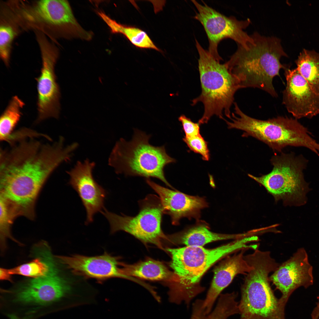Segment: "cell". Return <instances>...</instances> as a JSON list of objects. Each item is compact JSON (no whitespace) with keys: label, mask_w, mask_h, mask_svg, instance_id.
Wrapping results in <instances>:
<instances>
[{"label":"cell","mask_w":319,"mask_h":319,"mask_svg":"<svg viewBox=\"0 0 319 319\" xmlns=\"http://www.w3.org/2000/svg\"><path fill=\"white\" fill-rule=\"evenodd\" d=\"M0 157V198L16 218L33 220L40 190L59 165L57 158L48 149L30 143L16 146Z\"/></svg>","instance_id":"6da1fadb"},{"label":"cell","mask_w":319,"mask_h":319,"mask_svg":"<svg viewBox=\"0 0 319 319\" xmlns=\"http://www.w3.org/2000/svg\"><path fill=\"white\" fill-rule=\"evenodd\" d=\"M57 267L45 276L2 290L0 310L7 319H40L64 308L70 287Z\"/></svg>","instance_id":"7a4b0ae2"},{"label":"cell","mask_w":319,"mask_h":319,"mask_svg":"<svg viewBox=\"0 0 319 319\" xmlns=\"http://www.w3.org/2000/svg\"><path fill=\"white\" fill-rule=\"evenodd\" d=\"M251 36L253 43L246 48L238 45L236 51L225 63L240 89L258 88L276 97L273 79L279 75L280 69L287 67L280 59L287 54L278 38L256 32Z\"/></svg>","instance_id":"3957f363"},{"label":"cell","mask_w":319,"mask_h":319,"mask_svg":"<svg viewBox=\"0 0 319 319\" xmlns=\"http://www.w3.org/2000/svg\"><path fill=\"white\" fill-rule=\"evenodd\" d=\"M250 242L248 237H245L211 249L185 246L168 248L171 257L170 266L176 278L170 288L172 298L178 303L184 302L189 307L193 299L204 290L200 282L207 271L230 254L250 248Z\"/></svg>","instance_id":"277c9868"},{"label":"cell","mask_w":319,"mask_h":319,"mask_svg":"<svg viewBox=\"0 0 319 319\" xmlns=\"http://www.w3.org/2000/svg\"><path fill=\"white\" fill-rule=\"evenodd\" d=\"M12 6L24 31H40L54 42L60 38H92L77 22L66 0H14Z\"/></svg>","instance_id":"5b68a950"},{"label":"cell","mask_w":319,"mask_h":319,"mask_svg":"<svg viewBox=\"0 0 319 319\" xmlns=\"http://www.w3.org/2000/svg\"><path fill=\"white\" fill-rule=\"evenodd\" d=\"M235 113L229 121L224 120L229 129L243 131V137L251 136L267 145L274 151L281 152L288 146L306 147L319 157V144L307 128L295 118L278 116L267 120L254 118L247 115L234 102Z\"/></svg>","instance_id":"8992f818"},{"label":"cell","mask_w":319,"mask_h":319,"mask_svg":"<svg viewBox=\"0 0 319 319\" xmlns=\"http://www.w3.org/2000/svg\"><path fill=\"white\" fill-rule=\"evenodd\" d=\"M151 135L137 129L134 130L132 139L127 141L123 138L117 141L109 157V165L118 174L139 176L147 178H155L174 189L167 180L164 168L175 162L166 152L164 145L151 144Z\"/></svg>","instance_id":"52a82bcc"},{"label":"cell","mask_w":319,"mask_h":319,"mask_svg":"<svg viewBox=\"0 0 319 319\" xmlns=\"http://www.w3.org/2000/svg\"><path fill=\"white\" fill-rule=\"evenodd\" d=\"M247 261L252 269L241 287L240 319H285V306L274 295L268 277L278 263L263 254L252 255Z\"/></svg>","instance_id":"ba28073f"},{"label":"cell","mask_w":319,"mask_h":319,"mask_svg":"<svg viewBox=\"0 0 319 319\" xmlns=\"http://www.w3.org/2000/svg\"><path fill=\"white\" fill-rule=\"evenodd\" d=\"M199 58L198 67L201 91L192 100L191 105L200 102L204 106L203 115L199 120L200 125L207 123L214 115L222 119L223 113L231 118L230 108L234 95L240 87L236 79L229 71L225 63L222 64L195 40Z\"/></svg>","instance_id":"9c48e42d"},{"label":"cell","mask_w":319,"mask_h":319,"mask_svg":"<svg viewBox=\"0 0 319 319\" xmlns=\"http://www.w3.org/2000/svg\"><path fill=\"white\" fill-rule=\"evenodd\" d=\"M273 166L268 173L257 177L248 176L264 187L276 201L281 200L286 205H298L305 203L308 190L303 171L307 160L303 156L282 153L273 156Z\"/></svg>","instance_id":"30bf717a"},{"label":"cell","mask_w":319,"mask_h":319,"mask_svg":"<svg viewBox=\"0 0 319 319\" xmlns=\"http://www.w3.org/2000/svg\"><path fill=\"white\" fill-rule=\"evenodd\" d=\"M139 212L134 216L119 215L105 209L101 212L108 220L112 233L123 231L144 242L162 248V241L168 238L161 228L164 213L160 198L149 194L139 201Z\"/></svg>","instance_id":"8fae6325"},{"label":"cell","mask_w":319,"mask_h":319,"mask_svg":"<svg viewBox=\"0 0 319 319\" xmlns=\"http://www.w3.org/2000/svg\"><path fill=\"white\" fill-rule=\"evenodd\" d=\"M197 12L194 18L203 25L209 42L208 51L217 60L222 59L218 48L219 43L225 38H230L246 48L254 41L251 35L244 31L250 25V20H239L233 16L227 17L217 11L205 3L202 4L191 1Z\"/></svg>","instance_id":"7c38bea8"},{"label":"cell","mask_w":319,"mask_h":319,"mask_svg":"<svg viewBox=\"0 0 319 319\" xmlns=\"http://www.w3.org/2000/svg\"><path fill=\"white\" fill-rule=\"evenodd\" d=\"M36 38L42 61L40 74L36 78L38 116L35 123H38L50 118H58L60 92L55 73L58 50L54 43L50 41L44 34H39Z\"/></svg>","instance_id":"4fadbf2b"},{"label":"cell","mask_w":319,"mask_h":319,"mask_svg":"<svg viewBox=\"0 0 319 319\" xmlns=\"http://www.w3.org/2000/svg\"><path fill=\"white\" fill-rule=\"evenodd\" d=\"M282 293L279 299L284 306L292 292L299 287L307 288L313 283V267L304 248L298 249L288 260L279 265L269 277Z\"/></svg>","instance_id":"5bb4252c"},{"label":"cell","mask_w":319,"mask_h":319,"mask_svg":"<svg viewBox=\"0 0 319 319\" xmlns=\"http://www.w3.org/2000/svg\"><path fill=\"white\" fill-rule=\"evenodd\" d=\"M287 84L283 92L282 103L295 118H311L319 113V95L313 90L297 69L286 67Z\"/></svg>","instance_id":"9a60e30c"},{"label":"cell","mask_w":319,"mask_h":319,"mask_svg":"<svg viewBox=\"0 0 319 319\" xmlns=\"http://www.w3.org/2000/svg\"><path fill=\"white\" fill-rule=\"evenodd\" d=\"M56 257L74 274L85 278L94 279L99 281L115 277L135 281L134 279L124 274V263L120 262L118 257L107 253L94 256L75 255Z\"/></svg>","instance_id":"2e32d148"},{"label":"cell","mask_w":319,"mask_h":319,"mask_svg":"<svg viewBox=\"0 0 319 319\" xmlns=\"http://www.w3.org/2000/svg\"><path fill=\"white\" fill-rule=\"evenodd\" d=\"M95 163L87 159L78 161L74 167L67 173L70 177L69 184L77 192L87 212L85 224L92 222L93 216L104 208L106 192L95 181L92 171Z\"/></svg>","instance_id":"e0dca14e"},{"label":"cell","mask_w":319,"mask_h":319,"mask_svg":"<svg viewBox=\"0 0 319 319\" xmlns=\"http://www.w3.org/2000/svg\"><path fill=\"white\" fill-rule=\"evenodd\" d=\"M147 183L158 195L164 214L170 216L172 225L180 224V219L187 218L199 220L202 209L207 207L205 198L186 194L175 189H170L146 179Z\"/></svg>","instance_id":"ac0fdd59"},{"label":"cell","mask_w":319,"mask_h":319,"mask_svg":"<svg viewBox=\"0 0 319 319\" xmlns=\"http://www.w3.org/2000/svg\"><path fill=\"white\" fill-rule=\"evenodd\" d=\"M246 250L242 249L238 253L226 256L214 269L213 277L203 301V307L206 314L211 312L217 299L237 275H246L252 269L244 258Z\"/></svg>","instance_id":"d6986e66"},{"label":"cell","mask_w":319,"mask_h":319,"mask_svg":"<svg viewBox=\"0 0 319 319\" xmlns=\"http://www.w3.org/2000/svg\"><path fill=\"white\" fill-rule=\"evenodd\" d=\"M243 234H224L213 232L206 222L199 220L194 225L181 231L168 235L169 241L185 246L203 247L209 243L217 241L240 239Z\"/></svg>","instance_id":"ffe728a7"},{"label":"cell","mask_w":319,"mask_h":319,"mask_svg":"<svg viewBox=\"0 0 319 319\" xmlns=\"http://www.w3.org/2000/svg\"><path fill=\"white\" fill-rule=\"evenodd\" d=\"M24 31L17 15L6 1H1L0 9V57L9 66L13 42Z\"/></svg>","instance_id":"44dd1931"},{"label":"cell","mask_w":319,"mask_h":319,"mask_svg":"<svg viewBox=\"0 0 319 319\" xmlns=\"http://www.w3.org/2000/svg\"><path fill=\"white\" fill-rule=\"evenodd\" d=\"M123 270L125 275L128 277L152 281H167L170 284L176 281L173 272L162 262L152 259L133 264L124 263Z\"/></svg>","instance_id":"7402d4cb"},{"label":"cell","mask_w":319,"mask_h":319,"mask_svg":"<svg viewBox=\"0 0 319 319\" xmlns=\"http://www.w3.org/2000/svg\"><path fill=\"white\" fill-rule=\"evenodd\" d=\"M237 294L233 292L221 294L213 309L206 314L203 307V300L198 299L193 303L190 319H227L230 316L240 314Z\"/></svg>","instance_id":"603a6c76"},{"label":"cell","mask_w":319,"mask_h":319,"mask_svg":"<svg viewBox=\"0 0 319 319\" xmlns=\"http://www.w3.org/2000/svg\"><path fill=\"white\" fill-rule=\"evenodd\" d=\"M97 13L109 27L112 33L123 34L133 44L138 48L160 51L144 31L138 28L119 24L101 11L98 12Z\"/></svg>","instance_id":"cb8c5ba5"},{"label":"cell","mask_w":319,"mask_h":319,"mask_svg":"<svg viewBox=\"0 0 319 319\" xmlns=\"http://www.w3.org/2000/svg\"><path fill=\"white\" fill-rule=\"evenodd\" d=\"M295 62L298 71L319 95V53L304 49Z\"/></svg>","instance_id":"d4e9b609"},{"label":"cell","mask_w":319,"mask_h":319,"mask_svg":"<svg viewBox=\"0 0 319 319\" xmlns=\"http://www.w3.org/2000/svg\"><path fill=\"white\" fill-rule=\"evenodd\" d=\"M24 102L17 96L13 97L1 115L0 119V140L7 142L20 118L21 109Z\"/></svg>","instance_id":"484cf974"},{"label":"cell","mask_w":319,"mask_h":319,"mask_svg":"<svg viewBox=\"0 0 319 319\" xmlns=\"http://www.w3.org/2000/svg\"><path fill=\"white\" fill-rule=\"evenodd\" d=\"M41 257L37 258L28 263L13 268L8 269L11 275L16 274L37 278L46 275L54 261L51 254H41Z\"/></svg>","instance_id":"4316f807"},{"label":"cell","mask_w":319,"mask_h":319,"mask_svg":"<svg viewBox=\"0 0 319 319\" xmlns=\"http://www.w3.org/2000/svg\"><path fill=\"white\" fill-rule=\"evenodd\" d=\"M0 242L1 249L3 251L6 248V242L9 238L18 242L12 235L11 229L15 219L6 203L0 199Z\"/></svg>","instance_id":"83f0119b"},{"label":"cell","mask_w":319,"mask_h":319,"mask_svg":"<svg viewBox=\"0 0 319 319\" xmlns=\"http://www.w3.org/2000/svg\"><path fill=\"white\" fill-rule=\"evenodd\" d=\"M183 140L191 150L200 154L204 160H209V153L207 143L201 134L191 137L184 136Z\"/></svg>","instance_id":"f1b7e54d"},{"label":"cell","mask_w":319,"mask_h":319,"mask_svg":"<svg viewBox=\"0 0 319 319\" xmlns=\"http://www.w3.org/2000/svg\"><path fill=\"white\" fill-rule=\"evenodd\" d=\"M183 127V129L185 134V137H191L198 135L200 134V125L198 123H195L188 118L185 115H182L178 118Z\"/></svg>","instance_id":"f546056e"},{"label":"cell","mask_w":319,"mask_h":319,"mask_svg":"<svg viewBox=\"0 0 319 319\" xmlns=\"http://www.w3.org/2000/svg\"><path fill=\"white\" fill-rule=\"evenodd\" d=\"M12 275L9 273L8 269L1 268L0 269V279L2 280L12 281Z\"/></svg>","instance_id":"4dcf8cb0"},{"label":"cell","mask_w":319,"mask_h":319,"mask_svg":"<svg viewBox=\"0 0 319 319\" xmlns=\"http://www.w3.org/2000/svg\"><path fill=\"white\" fill-rule=\"evenodd\" d=\"M317 299L318 300V301L316 306V308L317 310L319 312V295L317 297Z\"/></svg>","instance_id":"1f68e13d"},{"label":"cell","mask_w":319,"mask_h":319,"mask_svg":"<svg viewBox=\"0 0 319 319\" xmlns=\"http://www.w3.org/2000/svg\"><path fill=\"white\" fill-rule=\"evenodd\" d=\"M319 319V316H318V319Z\"/></svg>","instance_id":"d6a6232c"}]
</instances>
